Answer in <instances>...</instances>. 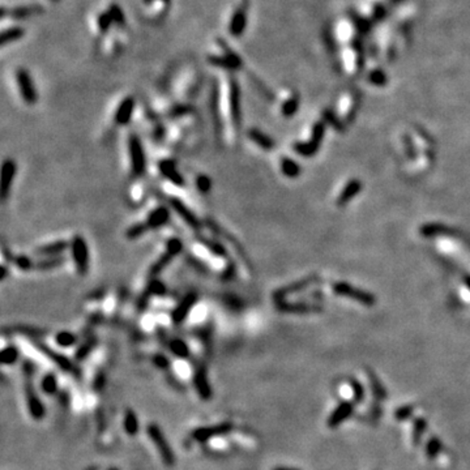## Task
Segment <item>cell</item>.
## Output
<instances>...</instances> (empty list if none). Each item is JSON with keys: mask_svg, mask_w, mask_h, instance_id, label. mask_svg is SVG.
Here are the masks:
<instances>
[{"mask_svg": "<svg viewBox=\"0 0 470 470\" xmlns=\"http://www.w3.org/2000/svg\"><path fill=\"white\" fill-rule=\"evenodd\" d=\"M17 358H19V350L15 346H8L2 351V363L3 364L15 363Z\"/></svg>", "mask_w": 470, "mask_h": 470, "instance_id": "36", "label": "cell"}, {"mask_svg": "<svg viewBox=\"0 0 470 470\" xmlns=\"http://www.w3.org/2000/svg\"><path fill=\"white\" fill-rule=\"evenodd\" d=\"M196 185H197V189H199L200 192L208 193L210 188H212V182H210V179L208 176L199 175L196 179Z\"/></svg>", "mask_w": 470, "mask_h": 470, "instance_id": "41", "label": "cell"}, {"mask_svg": "<svg viewBox=\"0 0 470 470\" xmlns=\"http://www.w3.org/2000/svg\"><path fill=\"white\" fill-rule=\"evenodd\" d=\"M246 27H247V16H246L245 11H243L242 8H239V10L232 15L230 25H228V29H230V33L234 37H241L245 33Z\"/></svg>", "mask_w": 470, "mask_h": 470, "instance_id": "18", "label": "cell"}, {"mask_svg": "<svg viewBox=\"0 0 470 470\" xmlns=\"http://www.w3.org/2000/svg\"><path fill=\"white\" fill-rule=\"evenodd\" d=\"M41 388H42L43 392L47 394L55 393L58 388V381L57 378H55V375L47 374L46 376L42 379V381H41Z\"/></svg>", "mask_w": 470, "mask_h": 470, "instance_id": "32", "label": "cell"}, {"mask_svg": "<svg viewBox=\"0 0 470 470\" xmlns=\"http://www.w3.org/2000/svg\"><path fill=\"white\" fill-rule=\"evenodd\" d=\"M247 135H249L250 140H252V141H254L256 145L260 146L262 149H264V150L275 149V145H276L275 140L271 139L269 136H267L264 132H262V131H259V129H256V128H252V129H250Z\"/></svg>", "mask_w": 470, "mask_h": 470, "instance_id": "20", "label": "cell"}, {"mask_svg": "<svg viewBox=\"0 0 470 470\" xmlns=\"http://www.w3.org/2000/svg\"><path fill=\"white\" fill-rule=\"evenodd\" d=\"M350 387L353 394H354V402L355 404H361L364 398V388L363 385L357 380V379H350Z\"/></svg>", "mask_w": 470, "mask_h": 470, "instance_id": "38", "label": "cell"}, {"mask_svg": "<svg viewBox=\"0 0 470 470\" xmlns=\"http://www.w3.org/2000/svg\"><path fill=\"white\" fill-rule=\"evenodd\" d=\"M298 105H299V98L298 96H294L292 98H289L285 103H284V106H282L281 111L282 114L285 116H292L294 115V113L298 110Z\"/></svg>", "mask_w": 470, "mask_h": 470, "instance_id": "37", "label": "cell"}, {"mask_svg": "<svg viewBox=\"0 0 470 470\" xmlns=\"http://www.w3.org/2000/svg\"><path fill=\"white\" fill-rule=\"evenodd\" d=\"M113 23L114 21L113 19H111V16H110L109 12H103V14H101L100 17H98V27H100L102 33H106Z\"/></svg>", "mask_w": 470, "mask_h": 470, "instance_id": "42", "label": "cell"}, {"mask_svg": "<svg viewBox=\"0 0 470 470\" xmlns=\"http://www.w3.org/2000/svg\"><path fill=\"white\" fill-rule=\"evenodd\" d=\"M148 230H149V227H148V225H146L145 222H144V223H136V225L131 226V227L127 230L126 235H127V238L135 239V238L141 237V235H143L145 231H148Z\"/></svg>", "mask_w": 470, "mask_h": 470, "instance_id": "39", "label": "cell"}, {"mask_svg": "<svg viewBox=\"0 0 470 470\" xmlns=\"http://www.w3.org/2000/svg\"><path fill=\"white\" fill-rule=\"evenodd\" d=\"M133 110H135V101H133L132 97H127V98H124L115 113L116 124H119V126L127 124V123L131 120V116H132V114H133Z\"/></svg>", "mask_w": 470, "mask_h": 470, "instance_id": "13", "label": "cell"}, {"mask_svg": "<svg viewBox=\"0 0 470 470\" xmlns=\"http://www.w3.org/2000/svg\"><path fill=\"white\" fill-rule=\"evenodd\" d=\"M414 413V405H404V406L398 407L397 410L394 411V419L396 420H406L407 418H410Z\"/></svg>", "mask_w": 470, "mask_h": 470, "instance_id": "40", "label": "cell"}, {"mask_svg": "<svg viewBox=\"0 0 470 470\" xmlns=\"http://www.w3.org/2000/svg\"><path fill=\"white\" fill-rule=\"evenodd\" d=\"M40 349L42 351H45V353H46V354L49 355V357H50L51 359H53V361L55 362L58 366H59V367H62L63 370H66V371H73V366H72V363H71V361L68 359V358L58 354V353L53 351L51 349L46 348V346H40Z\"/></svg>", "mask_w": 470, "mask_h": 470, "instance_id": "27", "label": "cell"}, {"mask_svg": "<svg viewBox=\"0 0 470 470\" xmlns=\"http://www.w3.org/2000/svg\"><path fill=\"white\" fill-rule=\"evenodd\" d=\"M209 63L213 66L226 68V70H238L242 66V60L239 59L234 53H227L225 57H209Z\"/></svg>", "mask_w": 470, "mask_h": 470, "instance_id": "14", "label": "cell"}, {"mask_svg": "<svg viewBox=\"0 0 470 470\" xmlns=\"http://www.w3.org/2000/svg\"><path fill=\"white\" fill-rule=\"evenodd\" d=\"M109 14H110V16H111V19H113V21L116 24V25H120V27H123V25L126 24V16H124L122 8H120L118 4H111V6H110Z\"/></svg>", "mask_w": 470, "mask_h": 470, "instance_id": "35", "label": "cell"}, {"mask_svg": "<svg viewBox=\"0 0 470 470\" xmlns=\"http://www.w3.org/2000/svg\"><path fill=\"white\" fill-rule=\"evenodd\" d=\"M15 264L20 269H23V271H29V269L33 267L32 260H30L29 258H27V256H19V258H16L15 259Z\"/></svg>", "mask_w": 470, "mask_h": 470, "instance_id": "43", "label": "cell"}, {"mask_svg": "<svg viewBox=\"0 0 470 470\" xmlns=\"http://www.w3.org/2000/svg\"><path fill=\"white\" fill-rule=\"evenodd\" d=\"M426 428H427V420L424 419L423 417H418L414 419L413 435H411V437H413V445H415V447L419 445Z\"/></svg>", "mask_w": 470, "mask_h": 470, "instance_id": "25", "label": "cell"}, {"mask_svg": "<svg viewBox=\"0 0 470 470\" xmlns=\"http://www.w3.org/2000/svg\"><path fill=\"white\" fill-rule=\"evenodd\" d=\"M231 428H232L231 423H221V424H217V426H213V427L196 430L195 432H193V437H195L196 440L204 441V440H208L209 437L226 434V432H228Z\"/></svg>", "mask_w": 470, "mask_h": 470, "instance_id": "15", "label": "cell"}, {"mask_svg": "<svg viewBox=\"0 0 470 470\" xmlns=\"http://www.w3.org/2000/svg\"><path fill=\"white\" fill-rule=\"evenodd\" d=\"M55 341H57V344L59 345V346L67 348V346H71V345H73L76 342V336L73 335V333H71V332H59V333L55 336Z\"/></svg>", "mask_w": 470, "mask_h": 470, "instance_id": "34", "label": "cell"}, {"mask_svg": "<svg viewBox=\"0 0 470 470\" xmlns=\"http://www.w3.org/2000/svg\"><path fill=\"white\" fill-rule=\"evenodd\" d=\"M441 452V441L439 437L436 436H431L428 439L427 444H426V449H424V453L426 456L430 458V460H435Z\"/></svg>", "mask_w": 470, "mask_h": 470, "instance_id": "29", "label": "cell"}, {"mask_svg": "<svg viewBox=\"0 0 470 470\" xmlns=\"http://www.w3.org/2000/svg\"><path fill=\"white\" fill-rule=\"evenodd\" d=\"M169 349L175 357L187 358L189 355V349L188 346H187V344H185L184 341H182V340H179V338H175V340L170 341Z\"/></svg>", "mask_w": 470, "mask_h": 470, "instance_id": "30", "label": "cell"}, {"mask_svg": "<svg viewBox=\"0 0 470 470\" xmlns=\"http://www.w3.org/2000/svg\"><path fill=\"white\" fill-rule=\"evenodd\" d=\"M368 374V380H370L371 384V389L374 392L375 397H378L379 400H385L388 396L387 391H385V388L383 387V384L380 383V380L378 379V376L372 372V371L367 370Z\"/></svg>", "mask_w": 470, "mask_h": 470, "instance_id": "26", "label": "cell"}, {"mask_svg": "<svg viewBox=\"0 0 470 470\" xmlns=\"http://www.w3.org/2000/svg\"><path fill=\"white\" fill-rule=\"evenodd\" d=\"M316 280H318L316 276H310V277L305 278V280H302V281L297 282V284L285 286V288L277 290V292L275 293V295H273V298H275V301H281L282 298H285L286 295L293 294V293H297V292H299V290H303V289H306L307 286L311 285L312 282L316 281Z\"/></svg>", "mask_w": 470, "mask_h": 470, "instance_id": "16", "label": "cell"}, {"mask_svg": "<svg viewBox=\"0 0 470 470\" xmlns=\"http://www.w3.org/2000/svg\"><path fill=\"white\" fill-rule=\"evenodd\" d=\"M68 247L66 242L63 241H58V242L54 243H49L46 246H42L40 249H37L36 254L37 255H42V256H58L60 252H63L64 250Z\"/></svg>", "mask_w": 470, "mask_h": 470, "instance_id": "22", "label": "cell"}, {"mask_svg": "<svg viewBox=\"0 0 470 470\" xmlns=\"http://www.w3.org/2000/svg\"><path fill=\"white\" fill-rule=\"evenodd\" d=\"M353 410H354V404H353V402H349V401L341 402V404L336 407L335 410L332 411V414L329 415V418H328V426L331 428H335L337 427V426H340L342 422H345V420L350 417Z\"/></svg>", "mask_w": 470, "mask_h": 470, "instance_id": "9", "label": "cell"}, {"mask_svg": "<svg viewBox=\"0 0 470 470\" xmlns=\"http://www.w3.org/2000/svg\"><path fill=\"white\" fill-rule=\"evenodd\" d=\"M170 205H171V208L175 210L176 214H179V217H180L187 225L191 226L192 228L200 227V222L199 219H197V217L195 215V213L189 210V208H187V206L184 205V202L180 201L179 199H170Z\"/></svg>", "mask_w": 470, "mask_h": 470, "instance_id": "10", "label": "cell"}, {"mask_svg": "<svg viewBox=\"0 0 470 470\" xmlns=\"http://www.w3.org/2000/svg\"><path fill=\"white\" fill-rule=\"evenodd\" d=\"M370 79L375 85H383V84L385 83V80H387L384 76V73L380 72V71H372L370 75Z\"/></svg>", "mask_w": 470, "mask_h": 470, "instance_id": "44", "label": "cell"}, {"mask_svg": "<svg viewBox=\"0 0 470 470\" xmlns=\"http://www.w3.org/2000/svg\"><path fill=\"white\" fill-rule=\"evenodd\" d=\"M281 170L286 176H290V178H295L301 174V167L298 163L289 158L281 159Z\"/></svg>", "mask_w": 470, "mask_h": 470, "instance_id": "31", "label": "cell"}, {"mask_svg": "<svg viewBox=\"0 0 470 470\" xmlns=\"http://www.w3.org/2000/svg\"><path fill=\"white\" fill-rule=\"evenodd\" d=\"M333 290L336 292V294L338 295H345V297H349V298L357 299L358 302H361L362 305L364 306H374L376 299H375L374 295L368 294L366 292H362L359 289H354L353 286L348 285V284H335L333 285Z\"/></svg>", "mask_w": 470, "mask_h": 470, "instance_id": "6", "label": "cell"}, {"mask_svg": "<svg viewBox=\"0 0 470 470\" xmlns=\"http://www.w3.org/2000/svg\"><path fill=\"white\" fill-rule=\"evenodd\" d=\"M159 170H161V172H162V175L165 176L166 179H169L170 182L174 183V184H176V185L184 184L183 176L180 175L178 170H176V165L174 161H170V159L162 161V162L159 163Z\"/></svg>", "mask_w": 470, "mask_h": 470, "instance_id": "17", "label": "cell"}, {"mask_svg": "<svg viewBox=\"0 0 470 470\" xmlns=\"http://www.w3.org/2000/svg\"><path fill=\"white\" fill-rule=\"evenodd\" d=\"M25 397H27V405L30 415L34 419H42L45 417V406L34 391L33 383L30 380L29 375H27V380H25Z\"/></svg>", "mask_w": 470, "mask_h": 470, "instance_id": "5", "label": "cell"}, {"mask_svg": "<svg viewBox=\"0 0 470 470\" xmlns=\"http://www.w3.org/2000/svg\"><path fill=\"white\" fill-rule=\"evenodd\" d=\"M154 363L157 364V366H158V367H161V368H166V367H169V359H167V358L166 357H163V355H157V357H154Z\"/></svg>", "mask_w": 470, "mask_h": 470, "instance_id": "47", "label": "cell"}, {"mask_svg": "<svg viewBox=\"0 0 470 470\" xmlns=\"http://www.w3.org/2000/svg\"><path fill=\"white\" fill-rule=\"evenodd\" d=\"M33 14V7H21V8H16V10L12 11V16L17 17V19H20V17H25L28 15Z\"/></svg>", "mask_w": 470, "mask_h": 470, "instance_id": "46", "label": "cell"}, {"mask_svg": "<svg viewBox=\"0 0 470 470\" xmlns=\"http://www.w3.org/2000/svg\"><path fill=\"white\" fill-rule=\"evenodd\" d=\"M361 188H362V184L359 180H357V179H355V180H351V182L346 185V188L342 191L340 197H338L337 205L341 206V205H344V204H346V202H348L353 196H355L358 192H359V191H361Z\"/></svg>", "mask_w": 470, "mask_h": 470, "instance_id": "23", "label": "cell"}, {"mask_svg": "<svg viewBox=\"0 0 470 470\" xmlns=\"http://www.w3.org/2000/svg\"><path fill=\"white\" fill-rule=\"evenodd\" d=\"M25 34V30L20 27H14V28H8L2 33V37H0V42L2 45H7L10 42H14L16 40H20L21 37H24Z\"/></svg>", "mask_w": 470, "mask_h": 470, "instance_id": "28", "label": "cell"}, {"mask_svg": "<svg viewBox=\"0 0 470 470\" xmlns=\"http://www.w3.org/2000/svg\"><path fill=\"white\" fill-rule=\"evenodd\" d=\"M197 301V294L196 293H189L182 299V301L179 302V305L176 306V308L172 312V319L175 323H182L185 318H187V315L189 314V311L192 310L193 305Z\"/></svg>", "mask_w": 470, "mask_h": 470, "instance_id": "11", "label": "cell"}, {"mask_svg": "<svg viewBox=\"0 0 470 470\" xmlns=\"http://www.w3.org/2000/svg\"><path fill=\"white\" fill-rule=\"evenodd\" d=\"M123 423H124V431L128 435H131V436L139 432V419H137V415L135 414V411L131 410V409H128L124 413Z\"/></svg>", "mask_w": 470, "mask_h": 470, "instance_id": "24", "label": "cell"}, {"mask_svg": "<svg viewBox=\"0 0 470 470\" xmlns=\"http://www.w3.org/2000/svg\"><path fill=\"white\" fill-rule=\"evenodd\" d=\"M15 175H16V163L12 159H6L2 166V199L3 200H7Z\"/></svg>", "mask_w": 470, "mask_h": 470, "instance_id": "8", "label": "cell"}, {"mask_svg": "<svg viewBox=\"0 0 470 470\" xmlns=\"http://www.w3.org/2000/svg\"><path fill=\"white\" fill-rule=\"evenodd\" d=\"M110 470H118V469H110Z\"/></svg>", "mask_w": 470, "mask_h": 470, "instance_id": "50", "label": "cell"}, {"mask_svg": "<svg viewBox=\"0 0 470 470\" xmlns=\"http://www.w3.org/2000/svg\"><path fill=\"white\" fill-rule=\"evenodd\" d=\"M129 159H131V169L135 175H141L145 171V154H144L143 144L136 135L129 137Z\"/></svg>", "mask_w": 470, "mask_h": 470, "instance_id": "3", "label": "cell"}, {"mask_svg": "<svg viewBox=\"0 0 470 470\" xmlns=\"http://www.w3.org/2000/svg\"><path fill=\"white\" fill-rule=\"evenodd\" d=\"M193 383H195V388L197 393L201 396L204 400H210L212 397V391H210V384L208 381V376H206V371L204 368H197L193 376Z\"/></svg>", "mask_w": 470, "mask_h": 470, "instance_id": "12", "label": "cell"}, {"mask_svg": "<svg viewBox=\"0 0 470 470\" xmlns=\"http://www.w3.org/2000/svg\"><path fill=\"white\" fill-rule=\"evenodd\" d=\"M278 310H281L284 312H315V311H321V307H316L314 305H293V303H286L284 301H276Z\"/></svg>", "mask_w": 470, "mask_h": 470, "instance_id": "21", "label": "cell"}, {"mask_svg": "<svg viewBox=\"0 0 470 470\" xmlns=\"http://www.w3.org/2000/svg\"><path fill=\"white\" fill-rule=\"evenodd\" d=\"M324 119L327 120V122L331 123L332 126L335 127L336 129H338V131H344V127H342L341 123L338 122V120L335 118V115L329 113V111H325L324 113Z\"/></svg>", "mask_w": 470, "mask_h": 470, "instance_id": "45", "label": "cell"}, {"mask_svg": "<svg viewBox=\"0 0 470 470\" xmlns=\"http://www.w3.org/2000/svg\"><path fill=\"white\" fill-rule=\"evenodd\" d=\"M230 111L234 122L235 128H241L242 124V106H241V89L237 85V81H231V89H230Z\"/></svg>", "mask_w": 470, "mask_h": 470, "instance_id": "7", "label": "cell"}, {"mask_svg": "<svg viewBox=\"0 0 470 470\" xmlns=\"http://www.w3.org/2000/svg\"><path fill=\"white\" fill-rule=\"evenodd\" d=\"M148 435H149L152 443L154 444V447L158 450V454L161 457V460L163 461V463L167 465V466L174 465L175 456H174V452H172L171 447H170L169 441L166 440L162 430L157 424L152 423L148 426Z\"/></svg>", "mask_w": 470, "mask_h": 470, "instance_id": "1", "label": "cell"}, {"mask_svg": "<svg viewBox=\"0 0 470 470\" xmlns=\"http://www.w3.org/2000/svg\"><path fill=\"white\" fill-rule=\"evenodd\" d=\"M145 2H146V0H145ZM148 2H149V0H148ZM165 2H169V0H165Z\"/></svg>", "mask_w": 470, "mask_h": 470, "instance_id": "49", "label": "cell"}, {"mask_svg": "<svg viewBox=\"0 0 470 470\" xmlns=\"http://www.w3.org/2000/svg\"><path fill=\"white\" fill-rule=\"evenodd\" d=\"M62 263H64V259L60 258V256H53V258H49L46 260H41L36 264V268L38 269H43V271H47V269H53L59 267Z\"/></svg>", "mask_w": 470, "mask_h": 470, "instance_id": "33", "label": "cell"}, {"mask_svg": "<svg viewBox=\"0 0 470 470\" xmlns=\"http://www.w3.org/2000/svg\"><path fill=\"white\" fill-rule=\"evenodd\" d=\"M169 209L159 206V208L154 209V210L148 215V219H146L145 223L149 228L161 227V226L166 225V223L169 222Z\"/></svg>", "mask_w": 470, "mask_h": 470, "instance_id": "19", "label": "cell"}, {"mask_svg": "<svg viewBox=\"0 0 470 470\" xmlns=\"http://www.w3.org/2000/svg\"><path fill=\"white\" fill-rule=\"evenodd\" d=\"M272 470H301L298 467H292V466H276Z\"/></svg>", "mask_w": 470, "mask_h": 470, "instance_id": "48", "label": "cell"}, {"mask_svg": "<svg viewBox=\"0 0 470 470\" xmlns=\"http://www.w3.org/2000/svg\"><path fill=\"white\" fill-rule=\"evenodd\" d=\"M16 80L23 100L25 101L28 105H34V103L37 102L38 96H37L36 86H34L33 80L30 77L29 72H28L27 70L21 68V70L17 71Z\"/></svg>", "mask_w": 470, "mask_h": 470, "instance_id": "4", "label": "cell"}, {"mask_svg": "<svg viewBox=\"0 0 470 470\" xmlns=\"http://www.w3.org/2000/svg\"><path fill=\"white\" fill-rule=\"evenodd\" d=\"M71 249H72V258L76 264L77 272L81 276H85L89 271V250H88L85 239L80 235L75 237L71 243Z\"/></svg>", "mask_w": 470, "mask_h": 470, "instance_id": "2", "label": "cell"}]
</instances>
